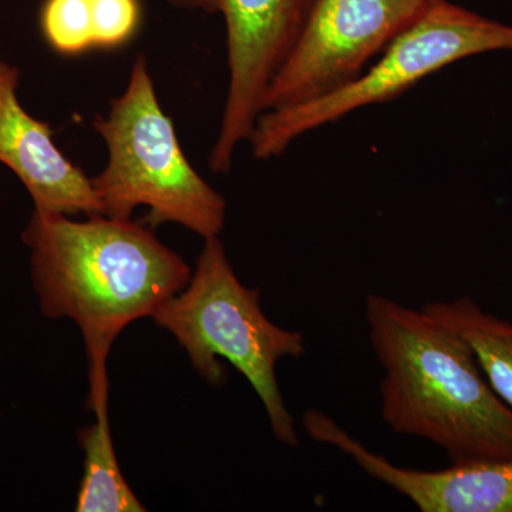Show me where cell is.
<instances>
[{"instance_id":"obj_1","label":"cell","mask_w":512,"mask_h":512,"mask_svg":"<svg viewBox=\"0 0 512 512\" xmlns=\"http://www.w3.org/2000/svg\"><path fill=\"white\" fill-rule=\"evenodd\" d=\"M22 239L30 249L40 311L79 326L89 359L90 409L107 406V357L114 340L183 291L190 266L153 229L131 218L99 214L74 221L35 210Z\"/></svg>"},{"instance_id":"obj_2","label":"cell","mask_w":512,"mask_h":512,"mask_svg":"<svg viewBox=\"0 0 512 512\" xmlns=\"http://www.w3.org/2000/svg\"><path fill=\"white\" fill-rule=\"evenodd\" d=\"M365 316L390 430L436 444L453 464L512 458V410L466 340L423 309L377 293L366 296Z\"/></svg>"},{"instance_id":"obj_3","label":"cell","mask_w":512,"mask_h":512,"mask_svg":"<svg viewBox=\"0 0 512 512\" xmlns=\"http://www.w3.org/2000/svg\"><path fill=\"white\" fill-rule=\"evenodd\" d=\"M151 318L175 336L208 383H224L220 359L231 363L264 404L275 439L298 446V431L279 389L276 365L284 357L298 359L305 353L302 333L279 328L266 318L261 291L239 281L220 237L205 239L188 284Z\"/></svg>"},{"instance_id":"obj_4","label":"cell","mask_w":512,"mask_h":512,"mask_svg":"<svg viewBox=\"0 0 512 512\" xmlns=\"http://www.w3.org/2000/svg\"><path fill=\"white\" fill-rule=\"evenodd\" d=\"M93 126L109 151L106 168L92 178L103 215L128 220L143 205L141 222L151 229L173 222L204 239L220 237L227 202L185 157L146 57H137L126 90Z\"/></svg>"},{"instance_id":"obj_5","label":"cell","mask_w":512,"mask_h":512,"mask_svg":"<svg viewBox=\"0 0 512 512\" xmlns=\"http://www.w3.org/2000/svg\"><path fill=\"white\" fill-rule=\"evenodd\" d=\"M494 50H512V26L437 0L353 82L320 99L265 111L249 138L252 154L258 160L281 156L316 128L396 99L444 67Z\"/></svg>"},{"instance_id":"obj_6","label":"cell","mask_w":512,"mask_h":512,"mask_svg":"<svg viewBox=\"0 0 512 512\" xmlns=\"http://www.w3.org/2000/svg\"><path fill=\"white\" fill-rule=\"evenodd\" d=\"M436 2L315 0L298 42L266 92L264 113L320 99L353 82Z\"/></svg>"},{"instance_id":"obj_7","label":"cell","mask_w":512,"mask_h":512,"mask_svg":"<svg viewBox=\"0 0 512 512\" xmlns=\"http://www.w3.org/2000/svg\"><path fill=\"white\" fill-rule=\"evenodd\" d=\"M175 8L221 15L227 32L228 90L210 168L227 174L254 133L265 96L298 42L315 0H167Z\"/></svg>"},{"instance_id":"obj_8","label":"cell","mask_w":512,"mask_h":512,"mask_svg":"<svg viewBox=\"0 0 512 512\" xmlns=\"http://www.w3.org/2000/svg\"><path fill=\"white\" fill-rule=\"evenodd\" d=\"M302 424L312 440L338 448L370 477L409 498L421 512H512V458L413 470L370 450L322 410L306 412Z\"/></svg>"},{"instance_id":"obj_9","label":"cell","mask_w":512,"mask_h":512,"mask_svg":"<svg viewBox=\"0 0 512 512\" xmlns=\"http://www.w3.org/2000/svg\"><path fill=\"white\" fill-rule=\"evenodd\" d=\"M19 80L18 67L0 60V164L25 185L35 210L103 215L92 178L56 146L49 124L23 109Z\"/></svg>"},{"instance_id":"obj_10","label":"cell","mask_w":512,"mask_h":512,"mask_svg":"<svg viewBox=\"0 0 512 512\" xmlns=\"http://www.w3.org/2000/svg\"><path fill=\"white\" fill-rule=\"evenodd\" d=\"M421 309L466 340L485 380L512 410V323L485 312L470 296L429 302Z\"/></svg>"},{"instance_id":"obj_11","label":"cell","mask_w":512,"mask_h":512,"mask_svg":"<svg viewBox=\"0 0 512 512\" xmlns=\"http://www.w3.org/2000/svg\"><path fill=\"white\" fill-rule=\"evenodd\" d=\"M77 437L84 450V474L76 511H146L121 473L111 439L109 409L97 412L96 421L80 430Z\"/></svg>"},{"instance_id":"obj_12","label":"cell","mask_w":512,"mask_h":512,"mask_svg":"<svg viewBox=\"0 0 512 512\" xmlns=\"http://www.w3.org/2000/svg\"><path fill=\"white\" fill-rule=\"evenodd\" d=\"M40 29L47 45L60 55H80L96 49L92 0H45Z\"/></svg>"},{"instance_id":"obj_13","label":"cell","mask_w":512,"mask_h":512,"mask_svg":"<svg viewBox=\"0 0 512 512\" xmlns=\"http://www.w3.org/2000/svg\"><path fill=\"white\" fill-rule=\"evenodd\" d=\"M92 12L96 49L126 45L140 28V0H92Z\"/></svg>"}]
</instances>
